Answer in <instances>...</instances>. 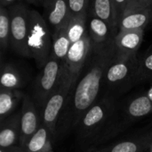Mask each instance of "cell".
<instances>
[{"mask_svg":"<svg viewBox=\"0 0 152 152\" xmlns=\"http://www.w3.org/2000/svg\"><path fill=\"white\" fill-rule=\"evenodd\" d=\"M77 83L72 82L67 76L63 75L61 85L48 99L41 110V122L49 129L54 138L57 135L58 126Z\"/></svg>","mask_w":152,"mask_h":152,"instance_id":"5","label":"cell"},{"mask_svg":"<svg viewBox=\"0 0 152 152\" xmlns=\"http://www.w3.org/2000/svg\"><path fill=\"white\" fill-rule=\"evenodd\" d=\"M88 12L89 14L106 22L113 29L118 30L119 14L114 0H92Z\"/></svg>","mask_w":152,"mask_h":152,"instance_id":"16","label":"cell"},{"mask_svg":"<svg viewBox=\"0 0 152 152\" xmlns=\"http://www.w3.org/2000/svg\"><path fill=\"white\" fill-rule=\"evenodd\" d=\"M20 136V110L1 123L0 148L5 149L17 145Z\"/></svg>","mask_w":152,"mask_h":152,"instance_id":"17","label":"cell"},{"mask_svg":"<svg viewBox=\"0 0 152 152\" xmlns=\"http://www.w3.org/2000/svg\"><path fill=\"white\" fill-rule=\"evenodd\" d=\"M11 47V15L9 8L0 6V49L1 56Z\"/></svg>","mask_w":152,"mask_h":152,"instance_id":"23","label":"cell"},{"mask_svg":"<svg viewBox=\"0 0 152 152\" xmlns=\"http://www.w3.org/2000/svg\"><path fill=\"white\" fill-rule=\"evenodd\" d=\"M144 152H152V143L151 144V146H150V147H149Z\"/></svg>","mask_w":152,"mask_h":152,"instance_id":"32","label":"cell"},{"mask_svg":"<svg viewBox=\"0 0 152 152\" xmlns=\"http://www.w3.org/2000/svg\"><path fill=\"white\" fill-rule=\"evenodd\" d=\"M25 77L20 69L13 63H2L1 65V88L19 90L25 84Z\"/></svg>","mask_w":152,"mask_h":152,"instance_id":"19","label":"cell"},{"mask_svg":"<svg viewBox=\"0 0 152 152\" xmlns=\"http://www.w3.org/2000/svg\"><path fill=\"white\" fill-rule=\"evenodd\" d=\"M86 152H87V151H86Z\"/></svg>","mask_w":152,"mask_h":152,"instance_id":"34","label":"cell"},{"mask_svg":"<svg viewBox=\"0 0 152 152\" xmlns=\"http://www.w3.org/2000/svg\"><path fill=\"white\" fill-rule=\"evenodd\" d=\"M152 4L134 8L126 12L119 19V30H145L151 23Z\"/></svg>","mask_w":152,"mask_h":152,"instance_id":"14","label":"cell"},{"mask_svg":"<svg viewBox=\"0 0 152 152\" xmlns=\"http://www.w3.org/2000/svg\"><path fill=\"white\" fill-rule=\"evenodd\" d=\"M123 125L127 128L132 124L152 113V101L146 94L132 98L124 106L118 105Z\"/></svg>","mask_w":152,"mask_h":152,"instance_id":"11","label":"cell"},{"mask_svg":"<svg viewBox=\"0 0 152 152\" xmlns=\"http://www.w3.org/2000/svg\"><path fill=\"white\" fill-rule=\"evenodd\" d=\"M151 24H152V19H151Z\"/></svg>","mask_w":152,"mask_h":152,"instance_id":"33","label":"cell"},{"mask_svg":"<svg viewBox=\"0 0 152 152\" xmlns=\"http://www.w3.org/2000/svg\"><path fill=\"white\" fill-rule=\"evenodd\" d=\"M143 38L144 30H119L115 38L117 52L126 56H137Z\"/></svg>","mask_w":152,"mask_h":152,"instance_id":"15","label":"cell"},{"mask_svg":"<svg viewBox=\"0 0 152 152\" xmlns=\"http://www.w3.org/2000/svg\"><path fill=\"white\" fill-rule=\"evenodd\" d=\"M53 32L45 17L37 11L31 9L28 47L30 58L36 62L37 68L42 69L52 55Z\"/></svg>","mask_w":152,"mask_h":152,"instance_id":"4","label":"cell"},{"mask_svg":"<svg viewBox=\"0 0 152 152\" xmlns=\"http://www.w3.org/2000/svg\"><path fill=\"white\" fill-rule=\"evenodd\" d=\"M118 13L119 14V19L120 17L126 13V11L127 10L128 7V1L127 0H114ZM119 22V21H118Z\"/></svg>","mask_w":152,"mask_h":152,"instance_id":"27","label":"cell"},{"mask_svg":"<svg viewBox=\"0 0 152 152\" xmlns=\"http://www.w3.org/2000/svg\"><path fill=\"white\" fill-rule=\"evenodd\" d=\"M118 30L113 29L106 22L89 14L88 34L92 42V48H103L113 42Z\"/></svg>","mask_w":152,"mask_h":152,"instance_id":"12","label":"cell"},{"mask_svg":"<svg viewBox=\"0 0 152 152\" xmlns=\"http://www.w3.org/2000/svg\"><path fill=\"white\" fill-rule=\"evenodd\" d=\"M91 53L92 42L89 34H87L82 39L71 45L64 63L63 75L67 76L72 82L77 83L89 60Z\"/></svg>","mask_w":152,"mask_h":152,"instance_id":"8","label":"cell"},{"mask_svg":"<svg viewBox=\"0 0 152 152\" xmlns=\"http://www.w3.org/2000/svg\"><path fill=\"white\" fill-rule=\"evenodd\" d=\"M0 152H24V149L20 145H15L10 148H5V149H1Z\"/></svg>","mask_w":152,"mask_h":152,"instance_id":"29","label":"cell"},{"mask_svg":"<svg viewBox=\"0 0 152 152\" xmlns=\"http://www.w3.org/2000/svg\"><path fill=\"white\" fill-rule=\"evenodd\" d=\"M45 0H24L27 4H35V5H43Z\"/></svg>","mask_w":152,"mask_h":152,"instance_id":"30","label":"cell"},{"mask_svg":"<svg viewBox=\"0 0 152 152\" xmlns=\"http://www.w3.org/2000/svg\"><path fill=\"white\" fill-rule=\"evenodd\" d=\"M66 25L53 31V47H52V55H51L55 58H57L58 60H60L63 64V65L68 52L72 45L67 33Z\"/></svg>","mask_w":152,"mask_h":152,"instance_id":"21","label":"cell"},{"mask_svg":"<svg viewBox=\"0 0 152 152\" xmlns=\"http://www.w3.org/2000/svg\"><path fill=\"white\" fill-rule=\"evenodd\" d=\"M152 143V125L147 130L110 145L90 148L87 152H144Z\"/></svg>","mask_w":152,"mask_h":152,"instance_id":"10","label":"cell"},{"mask_svg":"<svg viewBox=\"0 0 152 152\" xmlns=\"http://www.w3.org/2000/svg\"><path fill=\"white\" fill-rule=\"evenodd\" d=\"M139 58L137 56H126L116 53L109 65L103 79V87L108 95L116 97L130 90L137 81Z\"/></svg>","mask_w":152,"mask_h":152,"instance_id":"3","label":"cell"},{"mask_svg":"<svg viewBox=\"0 0 152 152\" xmlns=\"http://www.w3.org/2000/svg\"><path fill=\"white\" fill-rule=\"evenodd\" d=\"M90 0H69L71 16L88 13Z\"/></svg>","mask_w":152,"mask_h":152,"instance_id":"25","label":"cell"},{"mask_svg":"<svg viewBox=\"0 0 152 152\" xmlns=\"http://www.w3.org/2000/svg\"><path fill=\"white\" fill-rule=\"evenodd\" d=\"M24 0H0V6L5 7V8H10L17 4L23 3Z\"/></svg>","mask_w":152,"mask_h":152,"instance_id":"28","label":"cell"},{"mask_svg":"<svg viewBox=\"0 0 152 152\" xmlns=\"http://www.w3.org/2000/svg\"><path fill=\"white\" fill-rule=\"evenodd\" d=\"M127 1H128V7L126 12L134 8L152 4V0H127Z\"/></svg>","mask_w":152,"mask_h":152,"instance_id":"26","label":"cell"},{"mask_svg":"<svg viewBox=\"0 0 152 152\" xmlns=\"http://www.w3.org/2000/svg\"><path fill=\"white\" fill-rule=\"evenodd\" d=\"M137 81L138 82L152 81V45L139 58Z\"/></svg>","mask_w":152,"mask_h":152,"instance_id":"24","label":"cell"},{"mask_svg":"<svg viewBox=\"0 0 152 152\" xmlns=\"http://www.w3.org/2000/svg\"><path fill=\"white\" fill-rule=\"evenodd\" d=\"M53 133L41 123L38 130L24 146V152H53Z\"/></svg>","mask_w":152,"mask_h":152,"instance_id":"18","label":"cell"},{"mask_svg":"<svg viewBox=\"0 0 152 152\" xmlns=\"http://www.w3.org/2000/svg\"><path fill=\"white\" fill-rule=\"evenodd\" d=\"M44 17L52 29V32L65 26L70 16L69 0H45Z\"/></svg>","mask_w":152,"mask_h":152,"instance_id":"13","label":"cell"},{"mask_svg":"<svg viewBox=\"0 0 152 152\" xmlns=\"http://www.w3.org/2000/svg\"><path fill=\"white\" fill-rule=\"evenodd\" d=\"M24 93L19 90H9L1 88L0 90V122L3 123L11 116L16 109L18 104L22 101Z\"/></svg>","mask_w":152,"mask_h":152,"instance_id":"20","label":"cell"},{"mask_svg":"<svg viewBox=\"0 0 152 152\" xmlns=\"http://www.w3.org/2000/svg\"><path fill=\"white\" fill-rule=\"evenodd\" d=\"M30 10L24 3L9 8L11 15V48L23 57L30 58L28 47Z\"/></svg>","mask_w":152,"mask_h":152,"instance_id":"7","label":"cell"},{"mask_svg":"<svg viewBox=\"0 0 152 152\" xmlns=\"http://www.w3.org/2000/svg\"><path fill=\"white\" fill-rule=\"evenodd\" d=\"M87 13L70 16L66 27L70 42L76 43L88 34Z\"/></svg>","mask_w":152,"mask_h":152,"instance_id":"22","label":"cell"},{"mask_svg":"<svg viewBox=\"0 0 152 152\" xmlns=\"http://www.w3.org/2000/svg\"><path fill=\"white\" fill-rule=\"evenodd\" d=\"M116 53L115 42L103 48H92L86 72L80 76L62 116L69 126L77 127L84 114L98 101L105 72Z\"/></svg>","mask_w":152,"mask_h":152,"instance_id":"1","label":"cell"},{"mask_svg":"<svg viewBox=\"0 0 152 152\" xmlns=\"http://www.w3.org/2000/svg\"><path fill=\"white\" fill-rule=\"evenodd\" d=\"M145 94L149 97V99H150L152 101V86L150 88V89H149V90H147V92H146Z\"/></svg>","mask_w":152,"mask_h":152,"instance_id":"31","label":"cell"},{"mask_svg":"<svg viewBox=\"0 0 152 152\" xmlns=\"http://www.w3.org/2000/svg\"><path fill=\"white\" fill-rule=\"evenodd\" d=\"M41 110L34 101L32 96L25 94L21 101L20 109V136L19 145L22 148L28 141L38 130L42 122H40Z\"/></svg>","mask_w":152,"mask_h":152,"instance_id":"9","label":"cell"},{"mask_svg":"<svg viewBox=\"0 0 152 152\" xmlns=\"http://www.w3.org/2000/svg\"><path fill=\"white\" fill-rule=\"evenodd\" d=\"M63 66L60 60L51 56L36 77L32 87V98L40 110L61 85L63 77Z\"/></svg>","mask_w":152,"mask_h":152,"instance_id":"6","label":"cell"},{"mask_svg":"<svg viewBox=\"0 0 152 152\" xmlns=\"http://www.w3.org/2000/svg\"><path fill=\"white\" fill-rule=\"evenodd\" d=\"M118 106L112 96L105 95L98 99L82 116L77 126V136L84 143L93 147L96 140L106 129Z\"/></svg>","mask_w":152,"mask_h":152,"instance_id":"2","label":"cell"}]
</instances>
